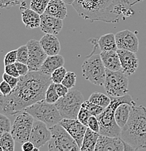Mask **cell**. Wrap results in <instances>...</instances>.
Listing matches in <instances>:
<instances>
[{"mask_svg": "<svg viewBox=\"0 0 146 151\" xmlns=\"http://www.w3.org/2000/svg\"><path fill=\"white\" fill-rule=\"evenodd\" d=\"M53 82L51 76L37 71H29L19 77L17 86L7 96L0 95V106L7 115L15 116L27 107L45 99L48 86Z\"/></svg>", "mask_w": 146, "mask_h": 151, "instance_id": "obj_1", "label": "cell"}, {"mask_svg": "<svg viewBox=\"0 0 146 151\" xmlns=\"http://www.w3.org/2000/svg\"><path fill=\"white\" fill-rule=\"evenodd\" d=\"M79 16L90 22L118 23L128 9L123 0H75L72 4Z\"/></svg>", "mask_w": 146, "mask_h": 151, "instance_id": "obj_2", "label": "cell"}, {"mask_svg": "<svg viewBox=\"0 0 146 151\" xmlns=\"http://www.w3.org/2000/svg\"><path fill=\"white\" fill-rule=\"evenodd\" d=\"M120 137L134 150L146 149V108L133 105L126 125L122 129Z\"/></svg>", "mask_w": 146, "mask_h": 151, "instance_id": "obj_3", "label": "cell"}, {"mask_svg": "<svg viewBox=\"0 0 146 151\" xmlns=\"http://www.w3.org/2000/svg\"><path fill=\"white\" fill-rule=\"evenodd\" d=\"M111 103L100 115L97 116L100 124V134L108 137H120L122 128L117 124L115 119V111L120 104L129 103L135 105L136 103L129 94L122 97H110Z\"/></svg>", "mask_w": 146, "mask_h": 151, "instance_id": "obj_4", "label": "cell"}, {"mask_svg": "<svg viewBox=\"0 0 146 151\" xmlns=\"http://www.w3.org/2000/svg\"><path fill=\"white\" fill-rule=\"evenodd\" d=\"M97 42L90 55L86 58L81 65L82 76L86 80L97 86H103L106 79V68L102 61L100 54H95Z\"/></svg>", "mask_w": 146, "mask_h": 151, "instance_id": "obj_5", "label": "cell"}, {"mask_svg": "<svg viewBox=\"0 0 146 151\" xmlns=\"http://www.w3.org/2000/svg\"><path fill=\"white\" fill-rule=\"evenodd\" d=\"M24 111L31 115L35 120L45 123L49 128L59 124L63 119L55 105L47 103L45 99L27 107Z\"/></svg>", "mask_w": 146, "mask_h": 151, "instance_id": "obj_6", "label": "cell"}, {"mask_svg": "<svg viewBox=\"0 0 146 151\" xmlns=\"http://www.w3.org/2000/svg\"><path fill=\"white\" fill-rule=\"evenodd\" d=\"M83 102L82 93L76 89H70L66 95L60 97L55 105L63 119H77Z\"/></svg>", "mask_w": 146, "mask_h": 151, "instance_id": "obj_7", "label": "cell"}, {"mask_svg": "<svg viewBox=\"0 0 146 151\" xmlns=\"http://www.w3.org/2000/svg\"><path fill=\"white\" fill-rule=\"evenodd\" d=\"M51 139L49 141L48 149L50 151H78L79 146L75 139L59 124L50 128Z\"/></svg>", "mask_w": 146, "mask_h": 151, "instance_id": "obj_8", "label": "cell"}, {"mask_svg": "<svg viewBox=\"0 0 146 151\" xmlns=\"http://www.w3.org/2000/svg\"><path fill=\"white\" fill-rule=\"evenodd\" d=\"M104 89L109 97H122L128 93V76L122 70L113 71L106 69Z\"/></svg>", "mask_w": 146, "mask_h": 151, "instance_id": "obj_9", "label": "cell"}, {"mask_svg": "<svg viewBox=\"0 0 146 151\" xmlns=\"http://www.w3.org/2000/svg\"><path fill=\"white\" fill-rule=\"evenodd\" d=\"M35 119L26 111L18 113L11 128V134L15 142L23 144L29 141L33 124Z\"/></svg>", "mask_w": 146, "mask_h": 151, "instance_id": "obj_10", "label": "cell"}, {"mask_svg": "<svg viewBox=\"0 0 146 151\" xmlns=\"http://www.w3.org/2000/svg\"><path fill=\"white\" fill-rule=\"evenodd\" d=\"M29 49V60L27 65L30 71L39 70L44 61L48 55L42 48L39 41L31 39L26 44Z\"/></svg>", "mask_w": 146, "mask_h": 151, "instance_id": "obj_11", "label": "cell"}, {"mask_svg": "<svg viewBox=\"0 0 146 151\" xmlns=\"http://www.w3.org/2000/svg\"><path fill=\"white\" fill-rule=\"evenodd\" d=\"M51 131L45 123L34 120L30 134L29 140L35 147H41L45 145L51 139Z\"/></svg>", "mask_w": 146, "mask_h": 151, "instance_id": "obj_12", "label": "cell"}, {"mask_svg": "<svg viewBox=\"0 0 146 151\" xmlns=\"http://www.w3.org/2000/svg\"><path fill=\"white\" fill-rule=\"evenodd\" d=\"M60 124L75 139L81 148L84 134L87 131V126L84 125L77 119H63L60 122Z\"/></svg>", "mask_w": 146, "mask_h": 151, "instance_id": "obj_13", "label": "cell"}, {"mask_svg": "<svg viewBox=\"0 0 146 151\" xmlns=\"http://www.w3.org/2000/svg\"><path fill=\"white\" fill-rule=\"evenodd\" d=\"M117 48L119 50H129L137 52L139 49V40L136 34L126 29L117 32L115 34Z\"/></svg>", "mask_w": 146, "mask_h": 151, "instance_id": "obj_14", "label": "cell"}, {"mask_svg": "<svg viewBox=\"0 0 146 151\" xmlns=\"http://www.w3.org/2000/svg\"><path fill=\"white\" fill-rule=\"evenodd\" d=\"M125 142L120 137H108L100 134L95 151H124Z\"/></svg>", "mask_w": 146, "mask_h": 151, "instance_id": "obj_15", "label": "cell"}, {"mask_svg": "<svg viewBox=\"0 0 146 151\" xmlns=\"http://www.w3.org/2000/svg\"><path fill=\"white\" fill-rule=\"evenodd\" d=\"M117 52L120 58L122 70L127 76H130L135 73L139 65V60L135 52L129 50H119Z\"/></svg>", "mask_w": 146, "mask_h": 151, "instance_id": "obj_16", "label": "cell"}, {"mask_svg": "<svg viewBox=\"0 0 146 151\" xmlns=\"http://www.w3.org/2000/svg\"><path fill=\"white\" fill-rule=\"evenodd\" d=\"M63 26V22L62 19L51 16L46 13L41 15L40 28L45 34L56 35L60 32Z\"/></svg>", "mask_w": 146, "mask_h": 151, "instance_id": "obj_17", "label": "cell"}, {"mask_svg": "<svg viewBox=\"0 0 146 151\" xmlns=\"http://www.w3.org/2000/svg\"><path fill=\"white\" fill-rule=\"evenodd\" d=\"M21 7V15L22 21L24 23L26 27L30 29L40 27L41 23V15L37 13L31 8H26L25 7L26 2L20 4Z\"/></svg>", "mask_w": 146, "mask_h": 151, "instance_id": "obj_18", "label": "cell"}, {"mask_svg": "<svg viewBox=\"0 0 146 151\" xmlns=\"http://www.w3.org/2000/svg\"><path fill=\"white\" fill-rule=\"evenodd\" d=\"M41 45L48 56L58 55L60 51V43L59 39L53 34H45L41 38Z\"/></svg>", "mask_w": 146, "mask_h": 151, "instance_id": "obj_19", "label": "cell"}, {"mask_svg": "<svg viewBox=\"0 0 146 151\" xmlns=\"http://www.w3.org/2000/svg\"><path fill=\"white\" fill-rule=\"evenodd\" d=\"M65 64V60L60 55L47 56L43 64L41 66L39 71L45 74L50 75L60 67H62Z\"/></svg>", "mask_w": 146, "mask_h": 151, "instance_id": "obj_20", "label": "cell"}, {"mask_svg": "<svg viewBox=\"0 0 146 151\" xmlns=\"http://www.w3.org/2000/svg\"><path fill=\"white\" fill-rule=\"evenodd\" d=\"M100 54L106 69L113 71L122 70L120 58L117 51H101Z\"/></svg>", "mask_w": 146, "mask_h": 151, "instance_id": "obj_21", "label": "cell"}, {"mask_svg": "<svg viewBox=\"0 0 146 151\" xmlns=\"http://www.w3.org/2000/svg\"><path fill=\"white\" fill-rule=\"evenodd\" d=\"M66 3L63 0H50L45 13L64 20L67 16Z\"/></svg>", "mask_w": 146, "mask_h": 151, "instance_id": "obj_22", "label": "cell"}, {"mask_svg": "<svg viewBox=\"0 0 146 151\" xmlns=\"http://www.w3.org/2000/svg\"><path fill=\"white\" fill-rule=\"evenodd\" d=\"M129 103H122L117 107L115 111V119L117 124L121 127L123 128L128 122L129 118L130 113H131L132 107Z\"/></svg>", "mask_w": 146, "mask_h": 151, "instance_id": "obj_23", "label": "cell"}, {"mask_svg": "<svg viewBox=\"0 0 146 151\" xmlns=\"http://www.w3.org/2000/svg\"><path fill=\"white\" fill-rule=\"evenodd\" d=\"M100 136V133L94 132L89 127H87V131L84 134L82 145L80 148L81 151H94L96 146L97 139Z\"/></svg>", "mask_w": 146, "mask_h": 151, "instance_id": "obj_24", "label": "cell"}, {"mask_svg": "<svg viewBox=\"0 0 146 151\" xmlns=\"http://www.w3.org/2000/svg\"><path fill=\"white\" fill-rule=\"evenodd\" d=\"M99 48L101 51H117L115 34L110 33L102 36L97 40Z\"/></svg>", "mask_w": 146, "mask_h": 151, "instance_id": "obj_25", "label": "cell"}, {"mask_svg": "<svg viewBox=\"0 0 146 151\" xmlns=\"http://www.w3.org/2000/svg\"><path fill=\"white\" fill-rule=\"evenodd\" d=\"M15 142L11 132H5L0 137V146L2 147L3 151H14Z\"/></svg>", "mask_w": 146, "mask_h": 151, "instance_id": "obj_26", "label": "cell"}, {"mask_svg": "<svg viewBox=\"0 0 146 151\" xmlns=\"http://www.w3.org/2000/svg\"><path fill=\"white\" fill-rule=\"evenodd\" d=\"M89 101L106 108L111 103V97L100 92H94L90 95Z\"/></svg>", "mask_w": 146, "mask_h": 151, "instance_id": "obj_27", "label": "cell"}, {"mask_svg": "<svg viewBox=\"0 0 146 151\" xmlns=\"http://www.w3.org/2000/svg\"><path fill=\"white\" fill-rule=\"evenodd\" d=\"M50 0H31L30 2V7L42 15L45 13Z\"/></svg>", "mask_w": 146, "mask_h": 151, "instance_id": "obj_28", "label": "cell"}, {"mask_svg": "<svg viewBox=\"0 0 146 151\" xmlns=\"http://www.w3.org/2000/svg\"><path fill=\"white\" fill-rule=\"evenodd\" d=\"M60 96L58 94L55 89V84L52 82L48 86L45 93V100L47 103L55 104L59 100Z\"/></svg>", "mask_w": 146, "mask_h": 151, "instance_id": "obj_29", "label": "cell"}, {"mask_svg": "<svg viewBox=\"0 0 146 151\" xmlns=\"http://www.w3.org/2000/svg\"><path fill=\"white\" fill-rule=\"evenodd\" d=\"M81 106L87 108V111H89V113L91 114V116H97L98 115H100V113L103 112V110L105 109V108H103V107L97 105V104L92 103V102L89 101V100L83 102Z\"/></svg>", "mask_w": 146, "mask_h": 151, "instance_id": "obj_30", "label": "cell"}, {"mask_svg": "<svg viewBox=\"0 0 146 151\" xmlns=\"http://www.w3.org/2000/svg\"><path fill=\"white\" fill-rule=\"evenodd\" d=\"M67 71L66 69L62 66L58 69H56L54 72L51 74V80L55 84H58V83H62L64 77L66 74Z\"/></svg>", "mask_w": 146, "mask_h": 151, "instance_id": "obj_31", "label": "cell"}, {"mask_svg": "<svg viewBox=\"0 0 146 151\" xmlns=\"http://www.w3.org/2000/svg\"><path fill=\"white\" fill-rule=\"evenodd\" d=\"M17 55H18L17 61L27 64L29 60V49L27 45H22L19 48L17 49Z\"/></svg>", "mask_w": 146, "mask_h": 151, "instance_id": "obj_32", "label": "cell"}, {"mask_svg": "<svg viewBox=\"0 0 146 151\" xmlns=\"http://www.w3.org/2000/svg\"><path fill=\"white\" fill-rule=\"evenodd\" d=\"M10 120L4 115L0 113V137L5 132H11Z\"/></svg>", "mask_w": 146, "mask_h": 151, "instance_id": "obj_33", "label": "cell"}, {"mask_svg": "<svg viewBox=\"0 0 146 151\" xmlns=\"http://www.w3.org/2000/svg\"><path fill=\"white\" fill-rule=\"evenodd\" d=\"M76 75L73 72H67L62 81V84L65 85L69 89H72L76 85Z\"/></svg>", "mask_w": 146, "mask_h": 151, "instance_id": "obj_34", "label": "cell"}, {"mask_svg": "<svg viewBox=\"0 0 146 151\" xmlns=\"http://www.w3.org/2000/svg\"><path fill=\"white\" fill-rule=\"evenodd\" d=\"M90 116H91V114L89 113V111H87V108L81 106V108H80L79 110V112L78 113V116H77L78 120L81 123H82L84 125L88 127V120H89Z\"/></svg>", "mask_w": 146, "mask_h": 151, "instance_id": "obj_35", "label": "cell"}, {"mask_svg": "<svg viewBox=\"0 0 146 151\" xmlns=\"http://www.w3.org/2000/svg\"><path fill=\"white\" fill-rule=\"evenodd\" d=\"M26 0H0V8H10L14 6L20 5Z\"/></svg>", "mask_w": 146, "mask_h": 151, "instance_id": "obj_36", "label": "cell"}, {"mask_svg": "<svg viewBox=\"0 0 146 151\" xmlns=\"http://www.w3.org/2000/svg\"><path fill=\"white\" fill-rule=\"evenodd\" d=\"M17 58H18V55H17V50H11L8 52L5 55L4 58V65H9V64L15 63L17 62Z\"/></svg>", "mask_w": 146, "mask_h": 151, "instance_id": "obj_37", "label": "cell"}, {"mask_svg": "<svg viewBox=\"0 0 146 151\" xmlns=\"http://www.w3.org/2000/svg\"><path fill=\"white\" fill-rule=\"evenodd\" d=\"M94 132L100 133V124L97 116H91L88 120V127Z\"/></svg>", "mask_w": 146, "mask_h": 151, "instance_id": "obj_38", "label": "cell"}, {"mask_svg": "<svg viewBox=\"0 0 146 151\" xmlns=\"http://www.w3.org/2000/svg\"><path fill=\"white\" fill-rule=\"evenodd\" d=\"M2 78L4 81H7V82L10 85L12 89H13L14 88L17 86L18 81H19V78H18V77L12 76L7 74V73H6L5 72L3 73Z\"/></svg>", "mask_w": 146, "mask_h": 151, "instance_id": "obj_39", "label": "cell"}, {"mask_svg": "<svg viewBox=\"0 0 146 151\" xmlns=\"http://www.w3.org/2000/svg\"><path fill=\"white\" fill-rule=\"evenodd\" d=\"M4 72L7 73V74L12 76L18 77V78L20 77L19 73H18V69H17L16 65H15V63L4 65Z\"/></svg>", "mask_w": 146, "mask_h": 151, "instance_id": "obj_40", "label": "cell"}, {"mask_svg": "<svg viewBox=\"0 0 146 151\" xmlns=\"http://www.w3.org/2000/svg\"><path fill=\"white\" fill-rule=\"evenodd\" d=\"M12 89L11 86L7 81L3 80L1 83H0V92H1V95L7 96L10 94L12 92Z\"/></svg>", "mask_w": 146, "mask_h": 151, "instance_id": "obj_41", "label": "cell"}, {"mask_svg": "<svg viewBox=\"0 0 146 151\" xmlns=\"http://www.w3.org/2000/svg\"><path fill=\"white\" fill-rule=\"evenodd\" d=\"M15 64L16 65L17 69H18V71L19 73L20 76L26 75L30 71L29 66H28L27 64L23 63L18 62V61H17Z\"/></svg>", "mask_w": 146, "mask_h": 151, "instance_id": "obj_42", "label": "cell"}, {"mask_svg": "<svg viewBox=\"0 0 146 151\" xmlns=\"http://www.w3.org/2000/svg\"><path fill=\"white\" fill-rule=\"evenodd\" d=\"M55 89L57 91L58 94L60 96V97H63V96L66 95L67 93L68 92L69 89L68 87L63 85L62 83H58V84H55Z\"/></svg>", "mask_w": 146, "mask_h": 151, "instance_id": "obj_43", "label": "cell"}, {"mask_svg": "<svg viewBox=\"0 0 146 151\" xmlns=\"http://www.w3.org/2000/svg\"><path fill=\"white\" fill-rule=\"evenodd\" d=\"M34 145L31 141H26L23 143L21 145V149L23 151H33L34 148Z\"/></svg>", "mask_w": 146, "mask_h": 151, "instance_id": "obj_44", "label": "cell"}, {"mask_svg": "<svg viewBox=\"0 0 146 151\" xmlns=\"http://www.w3.org/2000/svg\"><path fill=\"white\" fill-rule=\"evenodd\" d=\"M144 1V0H123L124 2L127 4V6H132L134 4L139 3L140 1Z\"/></svg>", "mask_w": 146, "mask_h": 151, "instance_id": "obj_45", "label": "cell"}, {"mask_svg": "<svg viewBox=\"0 0 146 151\" xmlns=\"http://www.w3.org/2000/svg\"><path fill=\"white\" fill-rule=\"evenodd\" d=\"M63 1H65V2L66 3V4H72L73 2H74L75 0H63Z\"/></svg>", "mask_w": 146, "mask_h": 151, "instance_id": "obj_46", "label": "cell"}, {"mask_svg": "<svg viewBox=\"0 0 146 151\" xmlns=\"http://www.w3.org/2000/svg\"><path fill=\"white\" fill-rule=\"evenodd\" d=\"M39 147H34V150H33V151H39Z\"/></svg>", "mask_w": 146, "mask_h": 151, "instance_id": "obj_47", "label": "cell"}, {"mask_svg": "<svg viewBox=\"0 0 146 151\" xmlns=\"http://www.w3.org/2000/svg\"><path fill=\"white\" fill-rule=\"evenodd\" d=\"M0 151H3V149H2V147H1V146H0Z\"/></svg>", "mask_w": 146, "mask_h": 151, "instance_id": "obj_48", "label": "cell"}]
</instances>
